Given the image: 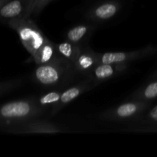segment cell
<instances>
[{
    "label": "cell",
    "instance_id": "52a82bcc",
    "mask_svg": "<svg viewBox=\"0 0 157 157\" xmlns=\"http://www.w3.org/2000/svg\"><path fill=\"white\" fill-rule=\"evenodd\" d=\"M120 6L116 2H106L93 9L94 18L100 20H107L114 16L119 11Z\"/></svg>",
    "mask_w": 157,
    "mask_h": 157
},
{
    "label": "cell",
    "instance_id": "7a4b0ae2",
    "mask_svg": "<svg viewBox=\"0 0 157 157\" xmlns=\"http://www.w3.org/2000/svg\"><path fill=\"white\" fill-rule=\"evenodd\" d=\"M35 107L29 101H18L7 103L1 107V117L5 120H19L32 116Z\"/></svg>",
    "mask_w": 157,
    "mask_h": 157
},
{
    "label": "cell",
    "instance_id": "e0dca14e",
    "mask_svg": "<svg viewBox=\"0 0 157 157\" xmlns=\"http://www.w3.org/2000/svg\"><path fill=\"white\" fill-rule=\"evenodd\" d=\"M144 98L147 99H153L157 97V81L149 84L144 90Z\"/></svg>",
    "mask_w": 157,
    "mask_h": 157
},
{
    "label": "cell",
    "instance_id": "8992f818",
    "mask_svg": "<svg viewBox=\"0 0 157 157\" xmlns=\"http://www.w3.org/2000/svg\"><path fill=\"white\" fill-rule=\"evenodd\" d=\"M58 53L57 46L48 40L47 42L38 50L33 58L38 65L48 63H56L58 61Z\"/></svg>",
    "mask_w": 157,
    "mask_h": 157
},
{
    "label": "cell",
    "instance_id": "ba28073f",
    "mask_svg": "<svg viewBox=\"0 0 157 157\" xmlns=\"http://www.w3.org/2000/svg\"><path fill=\"white\" fill-rule=\"evenodd\" d=\"M99 64L98 55L92 52H81L78 55L75 64L81 71H87Z\"/></svg>",
    "mask_w": 157,
    "mask_h": 157
},
{
    "label": "cell",
    "instance_id": "7c38bea8",
    "mask_svg": "<svg viewBox=\"0 0 157 157\" xmlns=\"http://www.w3.org/2000/svg\"><path fill=\"white\" fill-rule=\"evenodd\" d=\"M87 31L88 27L86 25H78L74 27L67 32V39L73 43L78 42L87 34Z\"/></svg>",
    "mask_w": 157,
    "mask_h": 157
},
{
    "label": "cell",
    "instance_id": "8fae6325",
    "mask_svg": "<svg viewBox=\"0 0 157 157\" xmlns=\"http://www.w3.org/2000/svg\"><path fill=\"white\" fill-rule=\"evenodd\" d=\"M139 110V106L134 103H127L122 104L117 109L116 114L119 117H128L133 116Z\"/></svg>",
    "mask_w": 157,
    "mask_h": 157
},
{
    "label": "cell",
    "instance_id": "3957f363",
    "mask_svg": "<svg viewBox=\"0 0 157 157\" xmlns=\"http://www.w3.org/2000/svg\"><path fill=\"white\" fill-rule=\"evenodd\" d=\"M35 0H12L1 4L0 14L6 19L26 17L31 6Z\"/></svg>",
    "mask_w": 157,
    "mask_h": 157
},
{
    "label": "cell",
    "instance_id": "5bb4252c",
    "mask_svg": "<svg viewBox=\"0 0 157 157\" xmlns=\"http://www.w3.org/2000/svg\"><path fill=\"white\" fill-rule=\"evenodd\" d=\"M50 1L51 0H35L31 6L26 17H29L32 14L35 15H38Z\"/></svg>",
    "mask_w": 157,
    "mask_h": 157
},
{
    "label": "cell",
    "instance_id": "4fadbf2b",
    "mask_svg": "<svg viewBox=\"0 0 157 157\" xmlns=\"http://www.w3.org/2000/svg\"><path fill=\"white\" fill-rule=\"evenodd\" d=\"M81 94V89L79 87H71L68 90H65L64 93L61 94V101L63 104H67V103L71 102L74 99L79 96Z\"/></svg>",
    "mask_w": 157,
    "mask_h": 157
},
{
    "label": "cell",
    "instance_id": "9c48e42d",
    "mask_svg": "<svg viewBox=\"0 0 157 157\" xmlns=\"http://www.w3.org/2000/svg\"><path fill=\"white\" fill-rule=\"evenodd\" d=\"M125 64H111L100 63L95 67L94 76L99 80L107 79L113 76L117 71H121Z\"/></svg>",
    "mask_w": 157,
    "mask_h": 157
},
{
    "label": "cell",
    "instance_id": "277c9868",
    "mask_svg": "<svg viewBox=\"0 0 157 157\" xmlns=\"http://www.w3.org/2000/svg\"><path fill=\"white\" fill-rule=\"evenodd\" d=\"M35 78L44 85L55 84L62 77V70L55 63L40 64L35 72Z\"/></svg>",
    "mask_w": 157,
    "mask_h": 157
},
{
    "label": "cell",
    "instance_id": "5b68a950",
    "mask_svg": "<svg viewBox=\"0 0 157 157\" xmlns=\"http://www.w3.org/2000/svg\"><path fill=\"white\" fill-rule=\"evenodd\" d=\"M148 50L145 49L139 52H107L102 55H98V61L100 63L111 64H125L127 61L140 58V56L147 55Z\"/></svg>",
    "mask_w": 157,
    "mask_h": 157
},
{
    "label": "cell",
    "instance_id": "ac0fdd59",
    "mask_svg": "<svg viewBox=\"0 0 157 157\" xmlns=\"http://www.w3.org/2000/svg\"><path fill=\"white\" fill-rule=\"evenodd\" d=\"M150 115H151V117H153V120L157 121V107H155V108L152 110L151 113H150Z\"/></svg>",
    "mask_w": 157,
    "mask_h": 157
},
{
    "label": "cell",
    "instance_id": "30bf717a",
    "mask_svg": "<svg viewBox=\"0 0 157 157\" xmlns=\"http://www.w3.org/2000/svg\"><path fill=\"white\" fill-rule=\"evenodd\" d=\"M58 53L67 60H69L74 64L76 61L78 55L81 53L80 48L71 41H64L59 44H57Z\"/></svg>",
    "mask_w": 157,
    "mask_h": 157
},
{
    "label": "cell",
    "instance_id": "9a60e30c",
    "mask_svg": "<svg viewBox=\"0 0 157 157\" xmlns=\"http://www.w3.org/2000/svg\"><path fill=\"white\" fill-rule=\"evenodd\" d=\"M61 94L58 92H50V93L44 94L40 98V104L41 105H48V104H55L61 100Z\"/></svg>",
    "mask_w": 157,
    "mask_h": 157
},
{
    "label": "cell",
    "instance_id": "6da1fadb",
    "mask_svg": "<svg viewBox=\"0 0 157 157\" xmlns=\"http://www.w3.org/2000/svg\"><path fill=\"white\" fill-rule=\"evenodd\" d=\"M9 25L15 29L26 50L35 57L48 39L30 17H21L9 20Z\"/></svg>",
    "mask_w": 157,
    "mask_h": 157
},
{
    "label": "cell",
    "instance_id": "2e32d148",
    "mask_svg": "<svg viewBox=\"0 0 157 157\" xmlns=\"http://www.w3.org/2000/svg\"><path fill=\"white\" fill-rule=\"evenodd\" d=\"M31 129H32V130H31L30 132H35V133H49V132L54 133V132L58 131L54 126L44 124H36L35 125H30V127H29V130Z\"/></svg>",
    "mask_w": 157,
    "mask_h": 157
}]
</instances>
